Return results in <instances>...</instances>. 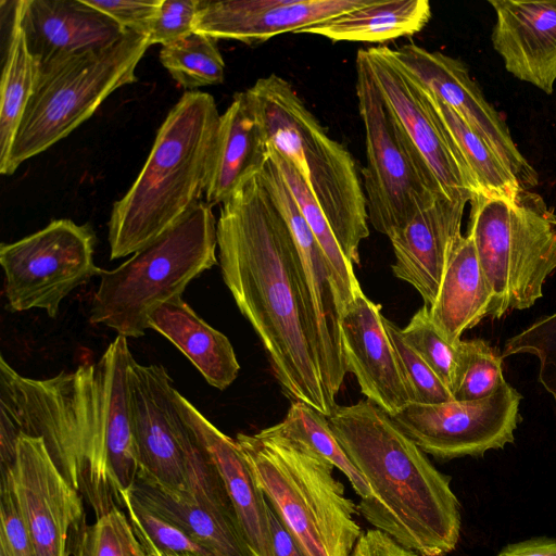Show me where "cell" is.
<instances>
[{"label":"cell","mask_w":556,"mask_h":556,"mask_svg":"<svg viewBox=\"0 0 556 556\" xmlns=\"http://www.w3.org/2000/svg\"><path fill=\"white\" fill-rule=\"evenodd\" d=\"M215 38L192 31L162 47L160 61L185 89L218 85L225 78V61Z\"/></svg>","instance_id":"1f68e13d"},{"label":"cell","mask_w":556,"mask_h":556,"mask_svg":"<svg viewBox=\"0 0 556 556\" xmlns=\"http://www.w3.org/2000/svg\"><path fill=\"white\" fill-rule=\"evenodd\" d=\"M383 317L381 306L363 292L345 308L340 324L348 372L356 377L367 400L393 417L412 399Z\"/></svg>","instance_id":"ac0fdd59"},{"label":"cell","mask_w":556,"mask_h":556,"mask_svg":"<svg viewBox=\"0 0 556 556\" xmlns=\"http://www.w3.org/2000/svg\"><path fill=\"white\" fill-rule=\"evenodd\" d=\"M0 555L37 556L10 483L1 478Z\"/></svg>","instance_id":"f35d334b"},{"label":"cell","mask_w":556,"mask_h":556,"mask_svg":"<svg viewBox=\"0 0 556 556\" xmlns=\"http://www.w3.org/2000/svg\"><path fill=\"white\" fill-rule=\"evenodd\" d=\"M149 328L176 345L212 387L225 390L237 378L240 365L229 339L204 321L181 295L152 312Z\"/></svg>","instance_id":"d4e9b609"},{"label":"cell","mask_w":556,"mask_h":556,"mask_svg":"<svg viewBox=\"0 0 556 556\" xmlns=\"http://www.w3.org/2000/svg\"><path fill=\"white\" fill-rule=\"evenodd\" d=\"M154 556H218V555H215V554H193V553L157 552Z\"/></svg>","instance_id":"f6af8a7d"},{"label":"cell","mask_w":556,"mask_h":556,"mask_svg":"<svg viewBox=\"0 0 556 556\" xmlns=\"http://www.w3.org/2000/svg\"><path fill=\"white\" fill-rule=\"evenodd\" d=\"M271 427L279 433L308 445L348 478L361 498L368 497V484L340 445L327 416L302 402H291L285 418Z\"/></svg>","instance_id":"4dcf8cb0"},{"label":"cell","mask_w":556,"mask_h":556,"mask_svg":"<svg viewBox=\"0 0 556 556\" xmlns=\"http://www.w3.org/2000/svg\"><path fill=\"white\" fill-rule=\"evenodd\" d=\"M520 401L518 391L505 382L481 400L410 403L392 418L422 452L435 458L481 456L514 441Z\"/></svg>","instance_id":"5bb4252c"},{"label":"cell","mask_w":556,"mask_h":556,"mask_svg":"<svg viewBox=\"0 0 556 556\" xmlns=\"http://www.w3.org/2000/svg\"><path fill=\"white\" fill-rule=\"evenodd\" d=\"M267 152L268 157L286 180L304 219L331 265L344 312L349 304L363 293L354 274V266L344 256L326 215L294 165L270 144H267Z\"/></svg>","instance_id":"f546056e"},{"label":"cell","mask_w":556,"mask_h":556,"mask_svg":"<svg viewBox=\"0 0 556 556\" xmlns=\"http://www.w3.org/2000/svg\"><path fill=\"white\" fill-rule=\"evenodd\" d=\"M466 204L442 194L389 238L395 256L394 276L413 286L428 307L437 299L450 257L463 237Z\"/></svg>","instance_id":"44dd1931"},{"label":"cell","mask_w":556,"mask_h":556,"mask_svg":"<svg viewBox=\"0 0 556 556\" xmlns=\"http://www.w3.org/2000/svg\"><path fill=\"white\" fill-rule=\"evenodd\" d=\"M386 331L392 342L412 403L438 404L448 402L453 394L432 368L410 348L402 329L383 317Z\"/></svg>","instance_id":"8d00e7d4"},{"label":"cell","mask_w":556,"mask_h":556,"mask_svg":"<svg viewBox=\"0 0 556 556\" xmlns=\"http://www.w3.org/2000/svg\"><path fill=\"white\" fill-rule=\"evenodd\" d=\"M123 507L148 556H154L157 552L215 554L177 526L149 509L131 490L123 495Z\"/></svg>","instance_id":"e575fe53"},{"label":"cell","mask_w":556,"mask_h":556,"mask_svg":"<svg viewBox=\"0 0 556 556\" xmlns=\"http://www.w3.org/2000/svg\"><path fill=\"white\" fill-rule=\"evenodd\" d=\"M217 222L200 201L182 218L112 270H102L90 323L125 338H139L163 303L217 263Z\"/></svg>","instance_id":"52a82bcc"},{"label":"cell","mask_w":556,"mask_h":556,"mask_svg":"<svg viewBox=\"0 0 556 556\" xmlns=\"http://www.w3.org/2000/svg\"><path fill=\"white\" fill-rule=\"evenodd\" d=\"M402 336L453 394L462 364L460 342L451 343L443 336L433 323L429 307L425 304L402 329Z\"/></svg>","instance_id":"d6a6232c"},{"label":"cell","mask_w":556,"mask_h":556,"mask_svg":"<svg viewBox=\"0 0 556 556\" xmlns=\"http://www.w3.org/2000/svg\"><path fill=\"white\" fill-rule=\"evenodd\" d=\"M430 17L427 0H369L361 8L294 34L318 35L334 42H386L417 34Z\"/></svg>","instance_id":"4316f807"},{"label":"cell","mask_w":556,"mask_h":556,"mask_svg":"<svg viewBox=\"0 0 556 556\" xmlns=\"http://www.w3.org/2000/svg\"><path fill=\"white\" fill-rule=\"evenodd\" d=\"M73 556H148L129 518L116 506L86 525L74 544Z\"/></svg>","instance_id":"d590c367"},{"label":"cell","mask_w":556,"mask_h":556,"mask_svg":"<svg viewBox=\"0 0 556 556\" xmlns=\"http://www.w3.org/2000/svg\"><path fill=\"white\" fill-rule=\"evenodd\" d=\"M267 144L298 169L346 260L359 264L369 236L366 198L352 154L332 139L292 85L277 74L245 90Z\"/></svg>","instance_id":"5b68a950"},{"label":"cell","mask_w":556,"mask_h":556,"mask_svg":"<svg viewBox=\"0 0 556 556\" xmlns=\"http://www.w3.org/2000/svg\"><path fill=\"white\" fill-rule=\"evenodd\" d=\"M200 0H162L148 33L149 43L168 45L193 31Z\"/></svg>","instance_id":"ab89813d"},{"label":"cell","mask_w":556,"mask_h":556,"mask_svg":"<svg viewBox=\"0 0 556 556\" xmlns=\"http://www.w3.org/2000/svg\"><path fill=\"white\" fill-rule=\"evenodd\" d=\"M470 204L467 233L493 292L490 316L531 307L556 269V215L527 189L514 198L477 193Z\"/></svg>","instance_id":"9c48e42d"},{"label":"cell","mask_w":556,"mask_h":556,"mask_svg":"<svg viewBox=\"0 0 556 556\" xmlns=\"http://www.w3.org/2000/svg\"><path fill=\"white\" fill-rule=\"evenodd\" d=\"M421 87L460 151L479 188V193L488 197H516L523 188L486 141L453 109L424 86Z\"/></svg>","instance_id":"f1b7e54d"},{"label":"cell","mask_w":556,"mask_h":556,"mask_svg":"<svg viewBox=\"0 0 556 556\" xmlns=\"http://www.w3.org/2000/svg\"><path fill=\"white\" fill-rule=\"evenodd\" d=\"M1 556V555H0Z\"/></svg>","instance_id":"bcb514c9"},{"label":"cell","mask_w":556,"mask_h":556,"mask_svg":"<svg viewBox=\"0 0 556 556\" xmlns=\"http://www.w3.org/2000/svg\"><path fill=\"white\" fill-rule=\"evenodd\" d=\"M94 233L88 225L55 219L43 229L0 247L4 295L11 312L41 308L55 317L74 289L102 270L93 262Z\"/></svg>","instance_id":"4fadbf2b"},{"label":"cell","mask_w":556,"mask_h":556,"mask_svg":"<svg viewBox=\"0 0 556 556\" xmlns=\"http://www.w3.org/2000/svg\"><path fill=\"white\" fill-rule=\"evenodd\" d=\"M85 2L110 16L124 30H132L147 36L162 4V0H85Z\"/></svg>","instance_id":"60d3db41"},{"label":"cell","mask_w":556,"mask_h":556,"mask_svg":"<svg viewBox=\"0 0 556 556\" xmlns=\"http://www.w3.org/2000/svg\"><path fill=\"white\" fill-rule=\"evenodd\" d=\"M369 0H223L201 1L193 31L215 39L260 45L367 4Z\"/></svg>","instance_id":"e0dca14e"},{"label":"cell","mask_w":556,"mask_h":556,"mask_svg":"<svg viewBox=\"0 0 556 556\" xmlns=\"http://www.w3.org/2000/svg\"><path fill=\"white\" fill-rule=\"evenodd\" d=\"M217 248L224 282L260 338L282 392L329 416L337 404L323 379L317 323L301 260L260 172L222 203Z\"/></svg>","instance_id":"6da1fadb"},{"label":"cell","mask_w":556,"mask_h":556,"mask_svg":"<svg viewBox=\"0 0 556 556\" xmlns=\"http://www.w3.org/2000/svg\"><path fill=\"white\" fill-rule=\"evenodd\" d=\"M389 108L419 150L444 193L470 202L479 188L450 132L420 84L388 46L362 49Z\"/></svg>","instance_id":"9a60e30c"},{"label":"cell","mask_w":556,"mask_h":556,"mask_svg":"<svg viewBox=\"0 0 556 556\" xmlns=\"http://www.w3.org/2000/svg\"><path fill=\"white\" fill-rule=\"evenodd\" d=\"M131 493L208 551L220 556H253L235 518L147 479H138Z\"/></svg>","instance_id":"484cf974"},{"label":"cell","mask_w":556,"mask_h":556,"mask_svg":"<svg viewBox=\"0 0 556 556\" xmlns=\"http://www.w3.org/2000/svg\"><path fill=\"white\" fill-rule=\"evenodd\" d=\"M236 442L267 503L306 556H350L363 533L336 468L271 426Z\"/></svg>","instance_id":"8992f818"},{"label":"cell","mask_w":556,"mask_h":556,"mask_svg":"<svg viewBox=\"0 0 556 556\" xmlns=\"http://www.w3.org/2000/svg\"><path fill=\"white\" fill-rule=\"evenodd\" d=\"M492 45L506 70L547 94L556 81V0H490Z\"/></svg>","instance_id":"ffe728a7"},{"label":"cell","mask_w":556,"mask_h":556,"mask_svg":"<svg viewBox=\"0 0 556 556\" xmlns=\"http://www.w3.org/2000/svg\"><path fill=\"white\" fill-rule=\"evenodd\" d=\"M273 556H306L273 508L267 507Z\"/></svg>","instance_id":"7bdbcfd3"},{"label":"cell","mask_w":556,"mask_h":556,"mask_svg":"<svg viewBox=\"0 0 556 556\" xmlns=\"http://www.w3.org/2000/svg\"><path fill=\"white\" fill-rule=\"evenodd\" d=\"M401 65L426 89L453 109L496 153L523 189L535 187V169L515 144L500 113L486 101L466 65L414 42L393 49Z\"/></svg>","instance_id":"2e32d148"},{"label":"cell","mask_w":556,"mask_h":556,"mask_svg":"<svg viewBox=\"0 0 556 556\" xmlns=\"http://www.w3.org/2000/svg\"><path fill=\"white\" fill-rule=\"evenodd\" d=\"M519 353H530L539 358V380L556 403V313L508 339L502 357Z\"/></svg>","instance_id":"74e56055"},{"label":"cell","mask_w":556,"mask_h":556,"mask_svg":"<svg viewBox=\"0 0 556 556\" xmlns=\"http://www.w3.org/2000/svg\"><path fill=\"white\" fill-rule=\"evenodd\" d=\"M268 160L267 143L245 91L236 92L224 114L205 189V202L223 203Z\"/></svg>","instance_id":"603a6c76"},{"label":"cell","mask_w":556,"mask_h":556,"mask_svg":"<svg viewBox=\"0 0 556 556\" xmlns=\"http://www.w3.org/2000/svg\"><path fill=\"white\" fill-rule=\"evenodd\" d=\"M149 47L147 35L127 30L108 47L38 70L33 94L0 173L12 175L24 161L87 121L111 93L135 83L137 65Z\"/></svg>","instance_id":"ba28073f"},{"label":"cell","mask_w":556,"mask_h":556,"mask_svg":"<svg viewBox=\"0 0 556 556\" xmlns=\"http://www.w3.org/2000/svg\"><path fill=\"white\" fill-rule=\"evenodd\" d=\"M175 399L182 417L207 452L220 477L252 555L273 556L268 503L236 440L217 429L177 390Z\"/></svg>","instance_id":"7402d4cb"},{"label":"cell","mask_w":556,"mask_h":556,"mask_svg":"<svg viewBox=\"0 0 556 556\" xmlns=\"http://www.w3.org/2000/svg\"><path fill=\"white\" fill-rule=\"evenodd\" d=\"M1 478L11 485L37 556H70L85 522L83 495L39 435L0 424Z\"/></svg>","instance_id":"7c38bea8"},{"label":"cell","mask_w":556,"mask_h":556,"mask_svg":"<svg viewBox=\"0 0 556 556\" xmlns=\"http://www.w3.org/2000/svg\"><path fill=\"white\" fill-rule=\"evenodd\" d=\"M355 66L356 97L365 131L362 185L368 220L375 230L390 238L445 193L384 101L362 49Z\"/></svg>","instance_id":"8fae6325"},{"label":"cell","mask_w":556,"mask_h":556,"mask_svg":"<svg viewBox=\"0 0 556 556\" xmlns=\"http://www.w3.org/2000/svg\"><path fill=\"white\" fill-rule=\"evenodd\" d=\"M497 556H556V540H527L506 546Z\"/></svg>","instance_id":"ee69618b"},{"label":"cell","mask_w":556,"mask_h":556,"mask_svg":"<svg viewBox=\"0 0 556 556\" xmlns=\"http://www.w3.org/2000/svg\"><path fill=\"white\" fill-rule=\"evenodd\" d=\"M134 362L122 336L96 363L46 379L24 377L0 358V424L39 435L97 518L122 506L110 445L132 437L129 376Z\"/></svg>","instance_id":"7a4b0ae2"},{"label":"cell","mask_w":556,"mask_h":556,"mask_svg":"<svg viewBox=\"0 0 556 556\" xmlns=\"http://www.w3.org/2000/svg\"><path fill=\"white\" fill-rule=\"evenodd\" d=\"M21 0L12 1L7 52L1 76L0 168L9 157L15 132L33 94L38 66L28 52L20 24Z\"/></svg>","instance_id":"83f0119b"},{"label":"cell","mask_w":556,"mask_h":556,"mask_svg":"<svg viewBox=\"0 0 556 556\" xmlns=\"http://www.w3.org/2000/svg\"><path fill=\"white\" fill-rule=\"evenodd\" d=\"M493 292L480 266L472 238L467 233L456 244L447 263L431 318L454 344L460 336L490 316Z\"/></svg>","instance_id":"cb8c5ba5"},{"label":"cell","mask_w":556,"mask_h":556,"mask_svg":"<svg viewBox=\"0 0 556 556\" xmlns=\"http://www.w3.org/2000/svg\"><path fill=\"white\" fill-rule=\"evenodd\" d=\"M220 114L207 92L186 91L109 220L110 260L134 254L182 218L205 193Z\"/></svg>","instance_id":"277c9868"},{"label":"cell","mask_w":556,"mask_h":556,"mask_svg":"<svg viewBox=\"0 0 556 556\" xmlns=\"http://www.w3.org/2000/svg\"><path fill=\"white\" fill-rule=\"evenodd\" d=\"M340 445L370 489L357 511L419 556H445L460 533L459 503L440 472L394 419L369 400L327 416Z\"/></svg>","instance_id":"3957f363"},{"label":"cell","mask_w":556,"mask_h":556,"mask_svg":"<svg viewBox=\"0 0 556 556\" xmlns=\"http://www.w3.org/2000/svg\"><path fill=\"white\" fill-rule=\"evenodd\" d=\"M20 24L38 70L108 47L127 31L85 0H21Z\"/></svg>","instance_id":"d6986e66"},{"label":"cell","mask_w":556,"mask_h":556,"mask_svg":"<svg viewBox=\"0 0 556 556\" xmlns=\"http://www.w3.org/2000/svg\"><path fill=\"white\" fill-rule=\"evenodd\" d=\"M175 391L162 365L132 363L129 406L140 464L138 479L159 483L237 520L213 462L177 406Z\"/></svg>","instance_id":"30bf717a"},{"label":"cell","mask_w":556,"mask_h":556,"mask_svg":"<svg viewBox=\"0 0 556 556\" xmlns=\"http://www.w3.org/2000/svg\"><path fill=\"white\" fill-rule=\"evenodd\" d=\"M350 556H419L404 547L386 532L370 529L357 539Z\"/></svg>","instance_id":"b9f144b4"},{"label":"cell","mask_w":556,"mask_h":556,"mask_svg":"<svg viewBox=\"0 0 556 556\" xmlns=\"http://www.w3.org/2000/svg\"><path fill=\"white\" fill-rule=\"evenodd\" d=\"M462 364L453 399L476 401L496 392L505 378L502 354L482 339L462 340Z\"/></svg>","instance_id":"836d02e7"}]
</instances>
